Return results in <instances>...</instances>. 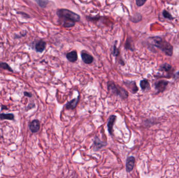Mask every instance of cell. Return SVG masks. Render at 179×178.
Returning <instances> with one entry per match:
<instances>
[{"label":"cell","mask_w":179,"mask_h":178,"mask_svg":"<svg viewBox=\"0 0 179 178\" xmlns=\"http://www.w3.org/2000/svg\"><path fill=\"white\" fill-rule=\"evenodd\" d=\"M57 15L60 24L65 28L72 27L74 26L76 22L80 20V16L79 15L68 9H58Z\"/></svg>","instance_id":"obj_1"},{"label":"cell","mask_w":179,"mask_h":178,"mask_svg":"<svg viewBox=\"0 0 179 178\" xmlns=\"http://www.w3.org/2000/svg\"><path fill=\"white\" fill-rule=\"evenodd\" d=\"M148 43L150 47L159 49L166 55L169 57L172 56L173 47L171 44L166 41L164 38L160 36L149 37Z\"/></svg>","instance_id":"obj_2"},{"label":"cell","mask_w":179,"mask_h":178,"mask_svg":"<svg viewBox=\"0 0 179 178\" xmlns=\"http://www.w3.org/2000/svg\"><path fill=\"white\" fill-rule=\"evenodd\" d=\"M107 89L112 95L119 96L122 99H126L128 97V93L124 88L116 85L115 83L111 81L107 83Z\"/></svg>","instance_id":"obj_3"},{"label":"cell","mask_w":179,"mask_h":178,"mask_svg":"<svg viewBox=\"0 0 179 178\" xmlns=\"http://www.w3.org/2000/svg\"><path fill=\"white\" fill-rule=\"evenodd\" d=\"M169 81L164 80H160L156 81L155 83H154V87L157 91V93H163L167 88V87L169 85Z\"/></svg>","instance_id":"obj_4"},{"label":"cell","mask_w":179,"mask_h":178,"mask_svg":"<svg viewBox=\"0 0 179 178\" xmlns=\"http://www.w3.org/2000/svg\"><path fill=\"white\" fill-rule=\"evenodd\" d=\"M174 69H173L172 65L169 63H164L160 66L159 71L160 72H164L167 73V77L169 78L170 77H175V74H173Z\"/></svg>","instance_id":"obj_5"},{"label":"cell","mask_w":179,"mask_h":178,"mask_svg":"<svg viewBox=\"0 0 179 178\" xmlns=\"http://www.w3.org/2000/svg\"><path fill=\"white\" fill-rule=\"evenodd\" d=\"M46 45L47 44L46 42L40 39L35 42L34 46V49L36 52L38 53H42L44 52V50H45Z\"/></svg>","instance_id":"obj_6"},{"label":"cell","mask_w":179,"mask_h":178,"mask_svg":"<svg viewBox=\"0 0 179 178\" xmlns=\"http://www.w3.org/2000/svg\"><path fill=\"white\" fill-rule=\"evenodd\" d=\"M126 87L129 89L131 93L135 94L137 93L138 91V88L136 85V83L135 81H130V80H126L123 82Z\"/></svg>","instance_id":"obj_7"},{"label":"cell","mask_w":179,"mask_h":178,"mask_svg":"<svg viewBox=\"0 0 179 178\" xmlns=\"http://www.w3.org/2000/svg\"><path fill=\"white\" fill-rule=\"evenodd\" d=\"M40 122L38 120H34L29 124V128L33 133H36L40 131Z\"/></svg>","instance_id":"obj_8"},{"label":"cell","mask_w":179,"mask_h":178,"mask_svg":"<svg viewBox=\"0 0 179 178\" xmlns=\"http://www.w3.org/2000/svg\"><path fill=\"white\" fill-rule=\"evenodd\" d=\"M81 56L83 62L87 64H91L94 61L93 57L84 51L81 52Z\"/></svg>","instance_id":"obj_9"},{"label":"cell","mask_w":179,"mask_h":178,"mask_svg":"<svg viewBox=\"0 0 179 178\" xmlns=\"http://www.w3.org/2000/svg\"><path fill=\"white\" fill-rule=\"evenodd\" d=\"M135 163V158L134 157L130 156L127 159L126 168V171L127 172H130L133 170Z\"/></svg>","instance_id":"obj_10"},{"label":"cell","mask_w":179,"mask_h":178,"mask_svg":"<svg viewBox=\"0 0 179 178\" xmlns=\"http://www.w3.org/2000/svg\"><path fill=\"white\" fill-rule=\"evenodd\" d=\"M79 99H80V96H78V97L76 98L73 99L72 100H71L66 104V108L68 110H73L76 108L77 106V104H78L79 101Z\"/></svg>","instance_id":"obj_11"},{"label":"cell","mask_w":179,"mask_h":178,"mask_svg":"<svg viewBox=\"0 0 179 178\" xmlns=\"http://www.w3.org/2000/svg\"><path fill=\"white\" fill-rule=\"evenodd\" d=\"M66 58L68 61L74 63L76 62L77 60H78V53L76 51H72L71 52H69L67 54H66Z\"/></svg>","instance_id":"obj_12"},{"label":"cell","mask_w":179,"mask_h":178,"mask_svg":"<svg viewBox=\"0 0 179 178\" xmlns=\"http://www.w3.org/2000/svg\"><path fill=\"white\" fill-rule=\"evenodd\" d=\"M116 119V116L115 115H112L110 116L109 121L107 122V128L110 134L112 135L113 132V128L114 124L115 122Z\"/></svg>","instance_id":"obj_13"},{"label":"cell","mask_w":179,"mask_h":178,"mask_svg":"<svg viewBox=\"0 0 179 178\" xmlns=\"http://www.w3.org/2000/svg\"><path fill=\"white\" fill-rule=\"evenodd\" d=\"M140 86L143 91H148L151 89L150 83L149 82L148 80L146 79L140 80Z\"/></svg>","instance_id":"obj_14"},{"label":"cell","mask_w":179,"mask_h":178,"mask_svg":"<svg viewBox=\"0 0 179 178\" xmlns=\"http://www.w3.org/2000/svg\"><path fill=\"white\" fill-rule=\"evenodd\" d=\"M0 120H10L14 121L15 115L13 113H0Z\"/></svg>","instance_id":"obj_15"},{"label":"cell","mask_w":179,"mask_h":178,"mask_svg":"<svg viewBox=\"0 0 179 178\" xmlns=\"http://www.w3.org/2000/svg\"><path fill=\"white\" fill-rule=\"evenodd\" d=\"M0 69L4 70H7L9 72L14 73V71L12 69V68L10 66L8 63L5 62L0 61Z\"/></svg>","instance_id":"obj_16"},{"label":"cell","mask_w":179,"mask_h":178,"mask_svg":"<svg viewBox=\"0 0 179 178\" xmlns=\"http://www.w3.org/2000/svg\"><path fill=\"white\" fill-rule=\"evenodd\" d=\"M142 15L140 13H136L131 18L130 20H131V22L137 23L138 22H140L142 20Z\"/></svg>","instance_id":"obj_17"},{"label":"cell","mask_w":179,"mask_h":178,"mask_svg":"<svg viewBox=\"0 0 179 178\" xmlns=\"http://www.w3.org/2000/svg\"><path fill=\"white\" fill-rule=\"evenodd\" d=\"M125 48L126 50H129L131 51H134V48L133 46V41L131 38H127L125 44Z\"/></svg>","instance_id":"obj_18"},{"label":"cell","mask_w":179,"mask_h":178,"mask_svg":"<svg viewBox=\"0 0 179 178\" xmlns=\"http://www.w3.org/2000/svg\"><path fill=\"white\" fill-rule=\"evenodd\" d=\"M105 144H104L103 142L101 141L98 137L95 138L94 142V150L96 149V150L100 149L102 147L104 146L105 145Z\"/></svg>","instance_id":"obj_19"},{"label":"cell","mask_w":179,"mask_h":178,"mask_svg":"<svg viewBox=\"0 0 179 178\" xmlns=\"http://www.w3.org/2000/svg\"><path fill=\"white\" fill-rule=\"evenodd\" d=\"M162 15L164 16V18L167 20H174V18L173 17V16L170 13H169V11L164 9V11H162Z\"/></svg>","instance_id":"obj_20"},{"label":"cell","mask_w":179,"mask_h":178,"mask_svg":"<svg viewBox=\"0 0 179 178\" xmlns=\"http://www.w3.org/2000/svg\"><path fill=\"white\" fill-rule=\"evenodd\" d=\"M36 2L37 3V4L41 8H45L47 6L49 1H43V0H38L36 1Z\"/></svg>","instance_id":"obj_21"},{"label":"cell","mask_w":179,"mask_h":178,"mask_svg":"<svg viewBox=\"0 0 179 178\" xmlns=\"http://www.w3.org/2000/svg\"><path fill=\"white\" fill-rule=\"evenodd\" d=\"M112 53H113V56L116 57V58L118 57V56L120 55V51L118 48H117V47H116V45L115 44L114 45L113 50Z\"/></svg>","instance_id":"obj_22"},{"label":"cell","mask_w":179,"mask_h":178,"mask_svg":"<svg viewBox=\"0 0 179 178\" xmlns=\"http://www.w3.org/2000/svg\"><path fill=\"white\" fill-rule=\"evenodd\" d=\"M16 13L18 14V15H20L21 16H22V17L24 18H25V19H29V18H31V16L29 15L28 14H27L26 13H25V12H18V11Z\"/></svg>","instance_id":"obj_23"},{"label":"cell","mask_w":179,"mask_h":178,"mask_svg":"<svg viewBox=\"0 0 179 178\" xmlns=\"http://www.w3.org/2000/svg\"><path fill=\"white\" fill-rule=\"evenodd\" d=\"M146 2L147 1H146V0H136V4L137 7H141L143 6Z\"/></svg>","instance_id":"obj_24"},{"label":"cell","mask_w":179,"mask_h":178,"mask_svg":"<svg viewBox=\"0 0 179 178\" xmlns=\"http://www.w3.org/2000/svg\"><path fill=\"white\" fill-rule=\"evenodd\" d=\"M23 95L24 96L28 97V98H32L33 97V94L31 93V92L29 91H25L23 92Z\"/></svg>","instance_id":"obj_25"},{"label":"cell","mask_w":179,"mask_h":178,"mask_svg":"<svg viewBox=\"0 0 179 178\" xmlns=\"http://www.w3.org/2000/svg\"><path fill=\"white\" fill-rule=\"evenodd\" d=\"M26 32L25 31V33H23V34H22V33H20V34L19 35H15L14 36V38L15 39H18V38H22V37H24V36H25L26 35Z\"/></svg>","instance_id":"obj_26"},{"label":"cell","mask_w":179,"mask_h":178,"mask_svg":"<svg viewBox=\"0 0 179 178\" xmlns=\"http://www.w3.org/2000/svg\"><path fill=\"white\" fill-rule=\"evenodd\" d=\"M34 107H35V104H29V106H27V110H29V109H31L33 108Z\"/></svg>","instance_id":"obj_27"},{"label":"cell","mask_w":179,"mask_h":178,"mask_svg":"<svg viewBox=\"0 0 179 178\" xmlns=\"http://www.w3.org/2000/svg\"><path fill=\"white\" fill-rule=\"evenodd\" d=\"M1 108H2V110H3V109H5V110H7V107L6 106H3V105H2L1 106Z\"/></svg>","instance_id":"obj_28"},{"label":"cell","mask_w":179,"mask_h":178,"mask_svg":"<svg viewBox=\"0 0 179 178\" xmlns=\"http://www.w3.org/2000/svg\"><path fill=\"white\" fill-rule=\"evenodd\" d=\"M0 139H1V134H0Z\"/></svg>","instance_id":"obj_29"}]
</instances>
